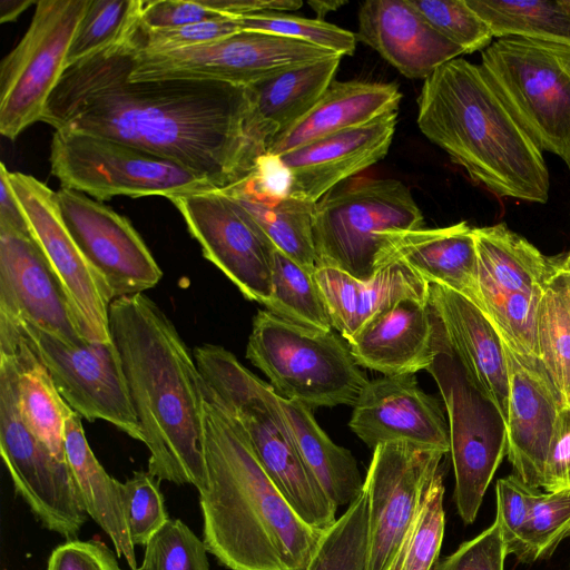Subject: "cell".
Segmentation results:
<instances>
[{
    "instance_id": "obj_1",
    "label": "cell",
    "mask_w": 570,
    "mask_h": 570,
    "mask_svg": "<svg viewBox=\"0 0 570 570\" xmlns=\"http://www.w3.org/2000/svg\"><path fill=\"white\" fill-rule=\"evenodd\" d=\"M134 24L115 42L66 68L40 121L55 131L89 134L147 150L202 176L215 189L243 180L267 148L248 87L130 79Z\"/></svg>"
},
{
    "instance_id": "obj_2",
    "label": "cell",
    "mask_w": 570,
    "mask_h": 570,
    "mask_svg": "<svg viewBox=\"0 0 570 570\" xmlns=\"http://www.w3.org/2000/svg\"><path fill=\"white\" fill-rule=\"evenodd\" d=\"M109 326L149 451L148 472L160 481L206 491V396L194 355L168 316L144 293L114 299Z\"/></svg>"
},
{
    "instance_id": "obj_3",
    "label": "cell",
    "mask_w": 570,
    "mask_h": 570,
    "mask_svg": "<svg viewBox=\"0 0 570 570\" xmlns=\"http://www.w3.org/2000/svg\"><path fill=\"white\" fill-rule=\"evenodd\" d=\"M204 456L208 487L199 504L208 552L229 570H305L325 530L294 511L240 428L207 397Z\"/></svg>"
},
{
    "instance_id": "obj_4",
    "label": "cell",
    "mask_w": 570,
    "mask_h": 570,
    "mask_svg": "<svg viewBox=\"0 0 570 570\" xmlns=\"http://www.w3.org/2000/svg\"><path fill=\"white\" fill-rule=\"evenodd\" d=\"M416 121L430 141L494 195L547 203L550 179L542 151L480 65L456 58L435 69L421 87Z\"/></svg>"
},
{
    "instance_id": "obj_5",
    "label": "cell",
    "mask_w": 570,
    "mask_h": 570,
    "mask_svg": "<svg viewBox=\"0 0 570 570\" xmlns=\"http://www.w3.org/2000/svg\"><path fill=\"white\" fill-rule=\"evenodd\" d=\"M207 399L240 428L258 461L294 511L311 527L326 530L337 507L306 468L271 384L259 380L225 347L194 350Z\"/></svg>"
},
{
    "instance_id": "obj_6",
    "label": "cell",
    "mask_w": 570,
    "mask_h": 570,
    "mask_svg": "<svg viewBox=\"0 0 570 570\" xmlns=\"http://www.w3.org/2000/svg\"><path fill=\"white\" fill-rule=\"evenodd\" d=\"M246 358L286 400L317 407L354 405L368 380L343 337L307 328L267 309L253 318Z\"/></svg>"
},
{
    "instance_id": "obj_7",
    "label": "cell",
    "mask_w": 570,
    "mask_h": 570,
    "mask_svg": "<svg viewBox=\"0 0 570 570\" xmlns=\"http://www.w3.org/2000/svg\"><path fill=\"white\" fill-rule=\"evenodd\" d=\"M423 227V214L402 181L356 178L341 184L315 203L316 268L333 267L368 279L377 271L386 233Z\"/></svg>"
},
{
    "instance_id": "obj_8",
    "label": "cell",
    "mask_w": 570,
    "mask_h": 570,
    "mask_svg": "<svg viewBox=\"0 0 570 570\" xmlns=\"http://www.w3.org/2000/svg\"><path fill=\"white\" fill-rule=\"evenodd\" d=\"M480 66L535 146L570 169V47L499 38Z\"/></svg>"
},
{
    "instance_id": "obj_9",
    "label": "cell",
    "mask_w": 570,
    "mask_h": 570,
    "mask_svg": "<svg viewBox=\"0 0 570 570\" xmlns=\"http://www.w3.org/2000/svg\"><path fill=\"white\" fill-rule=\"evenodd\" d=\"M52 174L61 187L107 200L215 189L187 168L128 144L77 131H55L50 146Z\"/></svg>"
},
{
    "instance_id": "obj_10",
    "label": "cell",
    "mask_w": 570,
    "mask_h": 570,
    "mask_svg": "<svg viewBox=\"0 0 570 570\" xmlns=\"http://www.w3.org/2000/svg\"><path fill=\"white\" fill-rule=\"evenodd\" d=\"M0 453L16 492L43 527L75 540L88 513L68 462L58 460L22 420L7 353H0Z\"/></svg>"
},
{
    "instance_id": "obj_11",
    "label": "cell",
    "mask_w": 570,
    "mask_h": 570,
    "mask_svg": "<svg viewBox=\"0 0 570 570\" xmlns=\"http://www.w3.org/2000/svg\"><path fill=\"white\" fill-rule=\"evenodd\" d=\"M89 0H40L31 23L0 66V134L14 140L40 121L66 68Z\"/></svg>"
},
{
    "instance_id": "obj_12",
    "label": "cell",
    "mask_w": 570,
    "mask_h": 570,
    "mask_svg": "<svg viewBox=\"0 0 570 570\" xmlns=\"http://www.w3.org/2000/svg\"><path fill=\"white\" fill-rule=\"evenodd\" d=\"M132 80L195 79L249 86L305 63L340 56L327 49L258 31H238L200 46L160 52H140L134 41Z\"/></svg>"
},
{
    "instance_id": "obj_13",
    "label": "cell",
    "mask_w": 570,
    "mask_h": 570,
    "mask_svg": "<svg viewBox=\"0 0 570 570\" xmlns=\"http://www.w3.org/2000/svg\"><path fill=\"white\" fill-rule=\"evenodd\" d=\"M0 322L26 341L46 366L60 396L81 417L107 421L144 441L114 342L73 346L30 322Z\"/></svg>"
},
{
    "instance_id": "obj_14",
    "label": "cell",
    "mask_w": 570,
    "mask_h": 570,
    "mask_svg": "<svg viewBox=\"0 0 570 570\" xmlns=\"http://www.w3.org/2000/svg\"><path fill=\"white\" fill-rule=\"evenodd\" d=\"M428 372L439 386L449 417L456 509L462 521L470 524L507 454L505 433L499 435L494 430L487 401L468 380L442 330L438 354Z\"/></svg>"
},
{
    "instance_id": "obj_15",
    "label": "cell",
    "mask_w": 570,
    "mask_h": 570,
    "mask_svg": "<svg viewBox=\"0 0 570 570\" xmlns=\"http://www.w3.org/2000/svg\"><path fill=\"white\" fill-rule=\"evenodd\" d=\"M179 210L206 259L249 301L264 306L272 294L276 246L232 195L207 189L168 198Z\"/></svg>"
},
{
    "instance_id": "obj_16",
    "label": "cell",
    "mask_w": 570,
    "mask_h": 570,
    "mask_svg": "<svg viewBox=\"0 0 570 570\" xmlns=\"http://www.w3.org/2000/svg\"><path fill=\"white\" fill-rule=\"evenodd\" d=\"M9 180L31 234L57 274L76 323L88 343H111L109 307L112 294L69 233L56 191L37 178L10 173Z\"/></svg>"
},
{
    "instance_id": "obj_17",
    "label": "cell",
    "mask_w": 570,
    "mask_h": 570,
    "mask_svg": "<svg viewBox=\"0 0 570 570\" xmlns=\"http://www.w3.org/2000/svg\"><path fill=\"white\" fill-rule=\"evenodd\" d=\"M446 453L405 442L373 450L364 488L368 509V570H391L425 489Z\"/></svg>"
},
{
    "instance_id": "obj_18",
    "label": "cell",
    "mask_w": 570,
    "mask_h": 570,
    "mask_svg": "<svg viewBox=\"0 0 570 570\" xmlns=\"http://www.w3.org/2000/svg\"><path fill=\"white\" fill-rule=\"evenodd\" d=\"M56 197L69 233L114 299L159 283L160 267L125 216L73 189L60 187Z\"/></svg>"
},
{
    "instance_id": "obj_19",
    "label": "cell",
    "mask_w": 570,
    "mask_h": 570,
    "mask_svg": "<svg viewBox=\"0 0 570 570\" xmlns=\"http://www.w3.org/2000/svg\"><path fill=\"white\" fill-rule=\"evenodd\" d=\"M0 318L30 322L73 346L88 344L32 234L4 224H0Z\"/></svg>"
},
{
    "instance_id": "obj_20",
    "label": "cell",
    "mask_w": 570,
    "mask_h": 570,
    "mask_svg": "<svg viewBox=\"0 0 570 570\" xmlns=\"http://www.w3.org/2000/svg\"><path fill=\"white\" fill-rule=\"evenodd\" d=\"M352 431L372 450L391 442L450 452L440 401L422 391L415 374L368 381L353 405Z\"/></svg>"
},
{
    "instance_id": "obj_21",
    "label": "cell",
    "mask_w": 570,
    "mask_h": 570,
    "mask_svg": "<svg viewBox=\"0 0 570 570\" xmlns=\"http://www.w3.org/2000/svg\"><path fill=\"white\" fill-rule=\"evenodd\" d=\"M501 341V340H500ZM502 346L509 376L507 454L514 474L542 488L550 443L561 406L541 360Z\"/></svg>"
},
{
    "instance_id": "obj_22",
    "label": "cell",
    "mask_w": 570,
    "mask_h": 570,
    "mask_svg": "<svg viewBox=\"0 0 570 570\" xmlns=\"http://www.w3.org/2000/svg\"><path fill=\"white\" fill-rule=\"evenodd\" d=\"M396 121L397 110L276 156L288 175L286 195L315 204L343 181L380 161L389 153Z\"/></svg>"
},
{
    "instance_id": "obj_23",
    "label": "cell",
    "mask_w": 570,
    "mask_h": 570,
    "mask_svg": "<svg viewBox=\"0 0 570 570\" xmlns=\"http://www.w3.org/2000/svg\"><path fill=\"white\" fill-rule=\"evenodd\" d=\"M428 302L468 380L504 425L509 376L503 346L493 325L471 299L445 285L430 284Z\"/></svg>"
},
{
    "instance_id": "obj_24",
    "label": "cell",
    "mask_w": 570,
    "mask_h": 570,
    "mask_svg": "<svg viewBox=\"0 0 570 570\" xmlns=\"http://www.w3.org/2000/svg\"><path fill=\"white\" fill-rule=\"evenodd\" d=\"M441 328L428 299L404 298L367 323L347 342L355 362L383 375L429 370Z\"/></svg>"
},
{
    "instance_id": "obj_25",
    "label": "cell",
    "mask_w": 570,
    "mask_h": 570,
    "mask_svg": "<svg viewBox=\"0 0 570 570\" xmlns=\"http://www.w3.org/2000/svg\"><path fill=\"white\" fill-rule=\"evenodd\" d=\"M355 35L411 79L424 80L440 66L464 55L432 28L410 0L364 2Z\"/></svg>"
},
{
    "instance_id": "obj_26",
    "label": "cell",
    "mask_w": 570,
    "mask_h": 570,
    "mask_svg": "<svg viewBox=\"0 0 570 570\" xmlns=\"http://www.w3.org/2000/svg\"><path fill=\"white\" fill-rule=\"evenodd\" d=\"M384 239L377 271L389 261H402L428 284L445 285L476 303L478 254L473 227L466 222L389 232Z\"/></svg>"
},
{
    "instance_id": "obj_27",
    "label": "cell",
    "mask_w": 570,
    "mask_h": 570,
    "mask_svg": "<svg viewBox=\"0 0 570 570\" xmlns=\"http://www.w3.org/2000/svg\"><path fill=\"white\" fill-rule=\"evenodd\" d=\"M316 281L333 328L348 342L367 323L404 298L429 299V285L402 261H389L368 279L333 267H317Z\"/></svg>"
},
{
    "instance_id": "obj_28",
    "label": "cell",
    "mask_w": 570,
    "mask_h": 570,
    "mask_svg": "<svg viewBox=\"0 0 570 570\" xmlns=\"http://www.w3.org/2000/svg\"><path fill=\"white\" fill-rule=\"evenodd\" d=\"M401 98L394 82L334 79L301 120L269 141L266 154L279 156L324 136L365 125L397 110Z\"/></svg>"
},
{
    "instance_id": "obj_29",
    "label": "cell",
    "mask_w": 570,
    "mask_h": 570,
    "mask_svg": "<svg viewBox=\"0 0 570 570\" xmlns=\"http://www.w3.org/2000/svg\"><path fill=\"white\" fill-rule=\"evenodd\" d=\"M65 451L87 513L114 543L116 554L136 569L135 544L126 522L122 483L111 478L96 459L86 439L81 416L70 406L65 420Z\"/></svg>"
},
{
    "instance_id": "obj_30",
    "label": "cell",
    "mask_w": 570,
    "mask_h": 570,
    "mask_svg": "<svg viewBox=\"0 0 570 570\" xmlns=\"http://www.w3.org/2000/svg\"><path fill=\"white\" fill-rule=\"evenodd\" d=\"M0 353L12 357L19 410L29 430L60 461L67 462L65 420L69 405L49 372L17 331L0 322Z\"/></svg>"
},
{
    "instance_id": "obj_31",
    "label": "cell",
    "mask_w": 570,
    "mask_h": 570,
    "mask_svg": "<svg viewBox=\"0 0 570 570\" xmlns=\"http://www.w3.org/2000/svg\"><path fill=\"white\" fill-rule=\"evenodd\" d=\"M341 58L305 63L247 86L255 121L267 146L316 105L334 80Z\"/></svg>"
},
{
    "instance_id": "obj_32",
    "label": "cell",
    "mask_w": 570,
    "mask_h": 570,
    "mask_svg": "<svg viewBox=\"0 0 570 570\" xmlns=\"http://www.w3.org/2000/svg\"><path fill=\"white\" fill-rule=\"evenodd\" d=\"M279 403L306 468L337 508L348 507L364 488L355 458L328 438L311 409L281 396Z\"/></svg>"
},
{
    "instance_id": "obj_33",
    "label": "cell",
    "mask_w": 570,
    "mask_h": 570,
    "mask_svg": "<svg viewBox=\"0 0 570 570\" xmlns=\"http://www.w3.org/2000/svg\"><path fill=\"white\" fill-rule=\"evenodd\" d=\"M478 269L498 287L541 296L558 262L546 257L504 223L473 228Z\"/></svg>"
},
{
    "instance_id": "obj_34",
    "label": "cell",
    "mask_w": 570,
    "mask_h": 570,
    "mask_svg": "<svg viewBox=\"0 0 570 570\" xmlns=\"http://www.w3.org/2000/svg\"><path fill=\"white\" fill-rule=\"evenodd\" d=\"M220 190L232 195L246 208L277 249L306 267L316 268L314 203L264 190L248 176Z\"/></svg>"
},
{
    "instance_id": "obj_35",
    "label": "cell",
    "mask_w": 570,
    "mask_h": 570,
    "mask_svg": "<svg viewBox=\"0 0 570 570\" xmlns=\"http://www.w3.org/2000/svg\"><path fill=\"white\" fill-rule=\"evenodd\" d=\"M493 37L570 47V0H466Z\"/></svg>"
},
{
    "instance_id": "obj_36",
    "label": "cell",
    "mask_w": 570,
    "mask_h": 570,
    "mask_svg": "<svg viewBox=\"0 0 570 570\" xmlns=\"http://www.w3.org/2000/svg\"><path fill=\"white\" fill-rule=\"evenodd\" d=\"M538 333L541 362L561 406L570 405V274L561 261L540 297Z\"/></svg>"
},
{
    "instance_id": "obj_37",
    "label": "cell",
    "mask_w": 570,
    "mask_h": 570,
    "mask_svg": "<svg viewBox=\"0 0 570 570\" xmlns=\"http://www.w3.org/2000/svg\"><path fill=\"white\" fill-rule=\"evenodd\" d=\"M315 271L316 268L306 267L276 249L272 294L265 307L294 324L328 332L333 330V325Z\"/></svg>"
},
{
    "instance_id": "obj_38",
    "label": "cell",
    "mask_w": 570,
    "mask_h": 570,
    "mask_svg": "<svg viewBox=\"0 0 570 570\" xmlns=\"http://www.w3.org/2000/svg\"><path fill=\"white\" fill-rule=\"evenodd\" d=\"M478 301L500 340L515 352L541 360L539 346V303L530 296L498 287L478 269Z\"/></svg>"
},
{
    "instance_id": "obj_39",
    "label": "cell",
    "mask_w": 570,
    "mask_h": 570,
    "mask_svg": "<svg viewBox=\"0 0 570 570\" xmlns=\"http://www.w3.org/2000/svg\"><path fill=\"white\" fill-rule=\"evenodd\" d=\"M305 570H368V509L365 488L323 532Z\"/></svg>"
},
{
    "instance_id": "obj_40",
    "label": "cell",
    "mask_w": 570,
    "mask_h": 570,
    "mask_svg": "<svg viewBox=\"0 0 570 570\" xmlns=\"http://www.w3.org/2000/svg\"><path fill=\"white\" fill-rule=\"evenodd\" d=\"M443 497V472L440 470L425 489L391 570L434 569L445 529Z\"/></svg>"
},
{
    "instance_id": "obj_41",
    "label": "cell",
    "mask_w": 570,
    "mask_h": 570,
    "mask_svg": "<svg viewBox=\"0 0 570 570\" xmlns=\"http://www.w3.org/2000/svg\"><path fill=\"white\" fill-rule=\"evenodd\" d=\"M139 11L140 0H89L70 42L67 67L122 37Z\"/></svg>"
},
{
    "instance_id": "obj_42",
    "label": "cell",
    "mask_w": 570,
    "mask_h": 570,
    "mask_svg": "<svg viewBox=\"0 0 570 570\" xmlns=\"http://www.w3.org/2000/svg\"><path fill=\"white\" fill-rule=\"evenodd\" d=\"M243 31L274 33L301 40L340 56H352L356 47V35L324 20L307 19L283 13H261L237 18Z\"/></svg>"
},
{
    "instance_id": "obj_43",
    "label": "cell",
    "mask_w": 570,
    "mask_h": 570,
    "mask_svg": "<svg viewBox=\"0 0 570 570\" xmlns=\"http://www.w3.org/2000/svg\"><path fill=\"white\" fill-rule=\"evenodd\" d=\"M414 8L442 37L464 53L484 50L493 33L466 0H410Z\"/></svg>"
},
{
    "instance_id": "obj_44",
    "label": "cell",
    "mask_w": 570,
    "mask_h": 570,
    "mask_svg": "<svg viewBox=\"0 0 570 570\" xmlns=\"http://www.w3.org/2000/svg\"><path fill=\"white\" fill-rule=\"evenodd\" d=\"M145 547L142 570H209L204 541L178 519H169Z\"/></svg>"
},
{
    "instance_id": "obj_45",
    "label": "cell",
    "mask_w": 570,
    "mask_h": 570,
    "mask_svg": "<svg viewBox=\"0 0 570 570\" xmlns=\"http://www.w3.org/2000/svg\"><path fill=\"white\" fill-rule=\"evenodd\" d=\"M540 488L533 487L512 473L498 480L495 485L498 523L508 554L529 562L527 530L532 503Z\"/></svg>"
},
{
    "instance_id": "obj_46",
    "label": "cell",
    "mask_w": 570,
    "mask_h": 570,
    "mask_svg": "<svg viewBox=\"0 0 570 570\" xmlns=\"http://www.w3.org/2000/svg\"><path fill=\"white\" fill-rule=\"evenodd\" d=\"M567 538H570V487L552 492L539 491L527 530L529 562L549 558Z\"/></svg>"
},
{
    "instance_id": "obj_47",
    "label": "cell",
    "mask_w": 570,
    "mask_h": 570,
    "mask_svg": "<svg viewBox=\"0 0 570 570\" xmlns=\"http://www.w3.org/2000/svg\"><path fill=\"white\" fill-rule=\"evenodd\" d=\"M159 481L148 471H136L122 483L124 511L135 546H146L169 520Z\"/></svg>"
},
{
    "instance_id": "obj_48",
    "label": "cell",
    "mask_w": 570,
    "mask_h": 570,
    "mask_svg": "<svg viewBox=\"0 0 570 570\" xmlns=\"http://www.w3.org/2000/svg\"><path fill=\"white\" fill-rule=\"evenodd\" d=\"M238 31L237 19L230 17L169 29H146L138 19L132 28V38L140 52L160 53L200 46Z\"/></svg>"
},
{
    "instance_id": "obj_49",
    "label": "cell",
    "mask_w": 570,
    "mask_h": 570,
    "mask_svg": "<svg viewBox=\"0 0 570 570\" xmlns=\"http://www.w3.org/2000/svg\"><path fill=\"white\" fill-rule=\"evenodd\" d=\"M507 556L500 528L494 521L475 538L463 542L453 553L438 561L433 570H504Z\"/></svg>"
},
{
    "instance_id": "obj_50",
    "label": "cell",
    "mask_w": 570,
    "mask_h": 570,
    "mask_svg": "<svg viewBox=\"0 0 570 570\" xmlns=\"http://www.w3.org/2000/svg\"><path fill=\"white\" fill-rule=\"evenodd\" d=\"M199 0H140L139 23L146 29H169L223 18Z\"/></svg>"
},
{
    "instance_id": "obj_51",
    "label": "cell",
    "mask_w": 570,
    "mask_h": 570,
    "mask_svg": "<svg viewBox=\"0 0 570 570\" xmlns=\"http://www.w3.org/2000/svg\"><path fill=\"white\" fill-rule=\"evenodd\" d=\"M111 550L98 540H67L50 554L47 570H115Z\"/></svg>"
},
{
    "instance_id": "obj_52",
    "label": "cell",
    "mask_w": 570,
    "mask_h": 570,
    "mask_svg": "<svg viewBox=\"0 0 570 570\" xmlns=\"http://www.w3.org/2000/svg\"><path fill=\"white\" fill-rule=\"evenodd\" d=\"M570 487V405L562 406L554 425L542 488L546 492Z\"/></svg>"
},
{
    "instance_id": "obj_53",
    "label": "cell",
    "mask_w": 570,
    "mask_h": 570,
    "mask_svg": "<svg viewBox=\"0 0 570 570\" xmlns=\"http://www.w3.org/2000/svg\"><path fill=\"white\" fill-rule=\"evenodd\" d=\"M199 2L223 16L243 18L261 13L297 10L301 0H199Z\"/></svg>"
},
{
    "instance_id": "obj_54",
    "label": "cell",
    "mask_w": 570,
    "mask_h": 570,
    "mask_svg": "<svg viewBox=\"0 0 570 570\" xmlns=\"http://www.w3.org/2000/svg\"><path fill=\"white\" fill-rule=\"evenodd\" d=\"M0 224L23 233H31L23 209L9 180V170L0 165Z\"/></svg>"
},
{
    "instance_id": "obj_55",
    "label": "cell",
    "mask_w": 570,
    "mask_h": 570,
    "mask_svg": "<svg viewBox=\"0 0 570 570\" xmlns=\"http://www.w3.org/2000/svg\"><path fill=\"white\" fill-rule=\"evenodd\" d=\"M37 2L35 0H0V22L17 20L24 10Z\"/></svg>"
},
{
    "instance_id": "obj_56",
    "label": "cell",
    "mask_w": 570,
    "mask_h": 570,
    "mask_svg": "<svg viewBox=\"0 0 570 570\" xmlns=\"http://www.w3.org/2000/svg\"><path fill=\"white\" fill-rule=\"evenodd\" d=\"M346 1H321V0H312L308 1L307 4L311 7V9L316 13L318 20H322L323 17L328 14L332 11H336L342 6L346 4Z\"/></svg>"
},
{
    "instance_id": "obj_57",
    "label": "cell",
    "mask_w": 570,
    "mask_h": 570,
    "mask_svg": "<svg viewBox=\"0 0 570 570\" xmlns=\"http://www.w3.org/2000/svg\"><path fill=\"white\" fill-rule=\"evenodd\" d=\"M561 263L563 265V267H566L567 269H570V250L568 253V255L561 259Z\"/></svg>"
},
{
    "instance_id": "obj_58",
    "label": "cell",
    "mask_w": 570,
    "mask_h": 570,
    "mask_svg": "<svg viewBox=\"0 0 570 570\" xmlns=\"http://www.w3.org/2000/svg\"><path fill=\"white\" fill-rule=\"evenodd\" d=\"M115 570H122V569L118 564ZM130 570H142V569L141 568H136V569H130Z\"/></svg>"
}]
</instances>
